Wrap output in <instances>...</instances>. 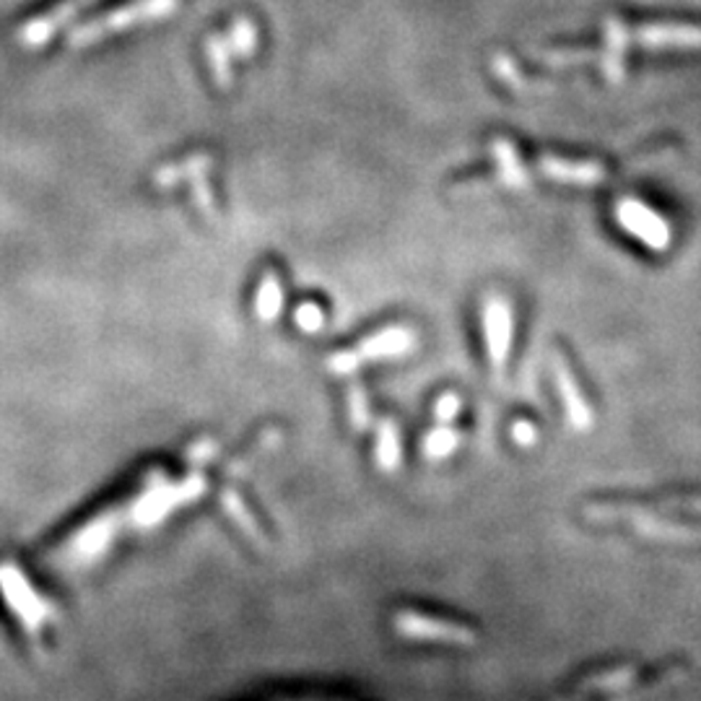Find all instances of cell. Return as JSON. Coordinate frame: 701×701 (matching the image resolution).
<instances>
[{
	"label": "cell",
	"instance_id": "cell-4",
	"mask_svg": "<svg viewBox=\"0 0 701 701\" xmlns=\"http://www.w3.org/2000/svg\"><path fill=\"white\" fill-rule=\"evenodd\" d=\"M203 491H206V483H203L200 475H193L185 483H166L161 479L146 481L143 494L133 502V522L143 530L157 528L174 509L198 499Z\"/></svg>",
	"mask_w": 701,
	"mask_h": 701
},
{
	"label": "cell",
	"instance_id": "cell-13",
	"mask_svg": "<svg viewBox=\"0 0 701 701\" xmlns=\"http://www.w3.org/2000/svg\"><path fill=\"white\" fill-rule=\"evenodd\" d=\"M221 509L227 512L229 520L237 525V530H240L250 543H257V545L265 543V532L261 525H257L255 515L248 509V504L242 502L240 491H234L231 486L221 489Z\"/></svg>",
	"mask_w": 701,
	"mask_h": 701
},
{
	"label": "cell",
	"instance_id": "cell-16",
	"mask_svg": "<svg viewBox=\"0 0 701 701\" xmlns=\"http://www.w3.org/2000/svg\"><path fill=\"white\" fill-rule=\"evenodd\" d=\"M541 170L549 174L551 180L556 182H579V185H585V182H595L602 177V172L598 170V166L593 164H572V161H564V159H543L541 161Z\"/></svg>",
	"mask_w": 701,
	"mask_h": 701
},
{
	"label": "cell",
	"instance_id": "cell-2",
	"mask_svg": "<svg viewBox=\"0 0 701 701\" xmlns=\"http://www.w3.org/2000/svg\"><path fill=\"white\" fill-rule=\"evenodd\" d=\"M416 331L409 325H388L382 331H375L367 338H361L356 346L333 350L327 356V369L333 375H354L356 369L367 367L375 361H390L409 356L416 348Z\"/></svg>",
	"mask_w": 701,
	"mask_h": 701
},
{
	"label": "cell",
	"instance_id": "cell-7",
	"mask_svg": "<svg viewBox=\"0 0 701 701\" xmlns=\"http://www.w3.org/2000/svg\"><path fill=\"white\" fill-rule=\"evenodd\" d=\"M551 371H553V384H556V392H559V401L564 405L566 424H570L577 434L590 432L595 426V411L590 401L585 398V392H582L577 377H574L570 359H566L561 350H553Z\"/></svg>",
	"mask_w": 701,
	"mask_h": 701
},
{
	"label": "cell",
	"instance_id": "cell-9",
	"mask_svg": "<svg viewBox=\"0 0 701 701\" xmlns=\"http://www.w3.org/2000/svg\"><path fill=\"white\" fill-rule=\"evenodd\" d=\"M117 530V517L115 515H100L94 517L89 525H83L81 530H76V536L70 538L62 549V556L70 559L68 564H91L94 559H100L104 551L112 545Z\"/></svg>",
	"mask_w": 701,
	"mask_h": 701
},
{
	"label": "cell",
	"instance_id": "cell-12",
	"mask_svg": "<svg viewBox=\"0 0 701 701\" xmlns=\"http://www.w3.org/2000/svg\"><path fill=\"white\" fill-rule=\"evenodd\" d=\"M375 466L382 473H395L403 466V447H401V432L392 418H384L377 429L375 439Z\"/></svg>",
	"mask_w": 701,
	"mask_h": 701
},
{
	"label": "cell",
	"instance_id": "cell-6",
	"mask_svg": "<svg viewBox=\"0 0 701 701\" xmlns=\"http://www.w3.org/2000/svg\"><path fill=\"white\" fill-rule=\"evenodd\" d=\"M177 9H180V0H130V3H125L123 9H115L112 13H107V16L96 19L94 24L87 26V30L79 34V39H100V37H107V34L133 30V26L172 16Z\"/></svg>",
	"mask_w": 701,
	"mask_h": 701
},
{
	"label": "cell",
	"instance_id": "cell-10",
	"mask_svg": "<svg viewBox=\"0 0 701 701\" xmlns=\"http://www.w3.org/2000/svg\"><path fill=\"white\" fill-rule=\"evenodd\" d=\"M616 219L629 234H634L636 240H642L652 250H665L670 244V229L655 210L644 208L636 200H621L619 210H616Z\"/></svg>",
	"mask_w": 701,
	"mask_h": 701
},
{
	"label": "cell",
	"instance_id": "cell-17",
	"mask_svg": "<svg viewBox=\"0 0 701 701\" xmlns=\"http://www.w3.org/2000/svg\"><path fill=\"white\" fill-rule=\"evenodd\" d=\"M491 151H494L496 164H499V172H502V180L507 182V185H512V187L528 185V177H525V170L520 166V161H517V153H515V149H512L509 140L496 138L494 146H491Z\"/></svg>",
	"mask_w": 701,
	"mask_h": 701
},
{
	"label": "cell",
	"instance_id": "cell-3",
	"mask_svg": "<svg viewBox=\"0 0 701 701\" xmlns=\"http://www.w3.org/2000/svg\"><path fill=\"white\" fill-rule=\"evenodd\" d=\"M390 627L398 636L405 642H432L441 647H475L479 634L468 627V623L445 619V616H434L416 608H398L390 616Z\"/></svg>",
	"mask_w": 701,
	"mask_h": 701
},
{
	"label": "cell",
	"instance_id": "cell-5",
	"mask_svg": "<svg viewBox=\"0 0 701 701\" xmlns=\"http://www.w3.org/2000/svg\"><path fill=\"white\" fill-rule=\"evenodd\" d=\"M483 346H486V364L494 380H502L507 371L512 343H515V310L502 294H489L481 304Z\"/></svg>",
	"mask_w": 701,
	"mask_h": 701
},
{
	"label": "cell",
	"instance_id": "cell-21",
	"mask_svg": "<svg viewBox=\"0 0 701 701\" xmlns=\"http://www.w3.org/2000/svg\"><path fill=\"white\" fill-rule=\"evenodd\" d=\"M294 325L307 335L320 333L325 327V310H322L318 301H301L297 310H294Z\"/></svg>",
	"mask_w": 701,
	"mask_h": 701
},
{
	"label": "cell",
	"instance_id": "cell-22",
	"mask_svg": "<svg viewBox=\"0 0 701 701\" xmlns=\"http://www.w3.org/2000/svg\"><path fill=\"white\" fill-rule=\"evenodd\" d=\"M460 411H462V398L458 395V392H452V390L439 392L437 401H434V405H432L434 424H447V426H450L452 421L460 416Z\"/></svg>",
	"mask_w": 701,
	"mask_h": 701
},
{
	"label": "cell",
	"instance_id": "cell-14",
	"mask_svg": "<svg viewBox=\"0 0 701 701\" xmlns=\"http://www.w3.org/2000/svg\"><path fill=\"white\" fill-rule=\"evenodd\" d=\"M460 450V432L450 424H437L432 432H426L424 441H421V455L429 462H439L452 458Z\"/></svg>",
	"mask_w": 701,
	"mask_h": 701
},
{
	"label": "cell",
	"instance_id": "cell-11",
	"mask_svg": "<svg viewBox=\"0 0 701 701\" xmlns=\"http://www.w3.org/2000/svg\"><path fill=\"white\" fill-rule=\"evenodd\" d=\"M280 310H284V286H280L278 273L271 268L257 280L255 299H252V314L263 325H273L280 318Z\"/></svg>",
	"mask_w": 701,
	"mask_h": 701
},
{
	"label": "cell",
	"instance_id": "cell-19",
	"mask_svg": "<svg viewBox=\"0 0 701 701\" xmlns=\"http://www.w3.org/2000/svg\"><path fill=\"white\" fill-rule=\"evenodd\" d=\"M346 413H348V424L350 429L364 432L369 429L371 424V405H369V395L361 384H350L348 395H346Z\"/></svg>",
	"mask_w": 701,
	"mask_h": 701
},
{
	"label": "cell",
	"instance_id": "cell-8",
	"mask_svg": "<svg viewBox=\"0 0 701 701\" xmlns=\"http://www.w3.org/2000/svg\"><path fill=\"white\" fill-rule=\"evenodd\" d=\"M0 590L9 598L11 611L19 616L21 627L30 631V634H39V629L50 619V608L32 590L30 579H24V574L9 564L0 570Z\"/></svg>",
	"mask_w": 701,
	"mask_h": 701
},
{
	"label": "cell",
	"instance_id": "cell-24",
	"mask_svg": "<svg viewBox=\"0 0 701 701\" xmlns=\"http://www.w3.org/2000/svg\"><path fill=\"white\" fill-rule=\"evenodd\" d=\"M216 452H219V445H216L214 439H198L193 441L191 450H187V458H191L195 466H200V462L216 458Z\"/></svg>",
	"mask_w": 701,
	"mask_h": 701
},
{
	"label": "cell",
	"instance_id": "cell-1",
	"mask_svg": "<svg viewBox=\"0 0 701 701\" xmlns=\"http://www.w3.org/2000/svg\"><path fill=\"white\" fill-rule=\"evenodd\" d=\"M585 517L590 522H621L629 525L636 536L650 538L657 543H678V545H697L701 543V525L691 528V525L665 520V517L655 515L647 507H636V504H606V502H593L585 507Z\"/></svg>",
	"mask_w": 701,
	"mask_h": 701
},
{
	"label": "cell",
	"instance_id": "cell-15",
	"mask_svg": "<svg viewBox=\"0 0 701 701\" xmlns=\"http://www.w3.org/2000/svg\"><path fill=\"white\" fill-rule=\"evenodd\" d=\"M640 668L636 665H621V668H613V670H600V673H593L590 678H585L582 681V689L587 691H623V689H631V686L636 683V678H640Z\"/></svg>",
	"mask_w": 701,
	"mask_h": 701
},
{
	"label": "cell",
	"instance_id": "cell-18",
	"mask_svg": "<svg viewBox=\"0 0 701 701\" xmlns=\"http://www.w3.org/2000/svg\"><path fill=\"white\" fill-rule=\"evenodd\" d=\"M206 55H208V66L216 83H219L221 89H227L231 83V58H234L229 50V45L221 37H210L206 42Z\"/></svg>",
	"mask_w": 701,
	"mask_h": 701
},
{
	"label": "cell",
	"instance_id": "cell-20",
	"mask_svg": "<svg viewBox=\"0 0 701 701\" xmlns=\"http://www.w3.org/2000/svg\"><path fill=\"white\" fill-rule=\"evenodd\" d=\"M227 42L231 55H240V58H250L257 50V26L250 19H237L234 30H231Z\"/></svg>",
	"mask_w": 701,
	"mask_h": 701
},
{
	"label": "cell",
	"instance_id": "cell-23",
	"mask_svg": "<svg viewBox=\"0 0 701 701\" xmlns=\"http://www.w3.org/2000/svg\"><path fill=\"white\" fill-rule=\"evenodd\" d=\"M509 434H512V441H515L517 447H522V450H530V447L538 445V429L532 421H525V418L515 421Z\"/></svg>",
	"mask_w": 701,
	"mask_h": 701
}]
</instances>
